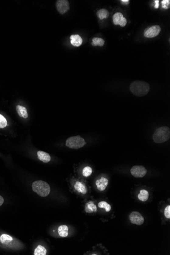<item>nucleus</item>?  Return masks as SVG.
<instances>
[{
	"label": "nucleus",
	"mask_w": 170,
	"mask_h": 255,
	"mask_svg": "<svg viewBox=\"0 0 170 255\" xmlns=\"http://www.w3.org/2000/svg\"><path fill=\"white\" fill-rule=\"evenodd\" d=\"M150 85L144 81H136L130 85V90L134 95L138 97L146 95L150 91Z\"/></svg>",
	"instance_id": "1"
},
{
	"label": "nucleus",
	"mask_w": 170,
	"mask_h": 255,
	"mask_svg": "<svg viewBox=\"0 0 170 255\" xmlns=\"http://www.w3.org/2000/svg\"><path fill=\"white\" fill-rule=\"evenodd\" d=\"M170 138V129L167 126L158 128L153 135V140L155 143L161 144L168 141Z\"/></svg>",
	"instance_id": "2"
},
{
	"label": "nucleus",
	"mask_w": 170,
	"mask_h": 255,
	"mask_svg": "<svg viewBox=\"0 0 170 255\" xmlns=\"http://www.w3.org/2000/svg\"><path fill=\"white\" fill-rule=\"evenodd\" d=\"M33 191L42 197H45L50 194V186L48 183L42 180H38L32 184Z\"/></svg>",
	"instance_id": "3"
},
{
	"label": "nucleus",
	"mask_w": 170,
	"mask_h": 255,
	"mask_svg": "<svg viewBox=\"0 0 170 255\" xmlns=\"http://www.w3.org/2000/svg\"><path fill=\"white\" fill-rule=\"evenodd\" d=\"M86 144L85 140L80 136H71L66 141L65 145L69 148L78 149L84 147Z\"/></svg>",
	"instance_id": "4"
},
{
	"label": "nucleus",
	"mask_w": 170,
	"mask_h": 255,
	"mask_svg": "<svg viewBox=\"0 0 170 255\" xmlns=\"http://www.w3.org/2000/svg\"><path fill=\"white\" fill-rule=\"evenodd\" d=\"M130 173L134 177L142 178L147 173V170L142 166H134L130 170Z\"/></svg>",
	"instance_id": "5"
},
{
	"label": "nucleus",
	"mask_w": 170,
	"mask_h": 255,
	"mask_svg": "<svg viewBox=\"0 0 170 255\" xmlns=\"http://www.w3.org/2000/svg\"><path fill=\"white\" fill-rule=\"evenodd\" d=\"M130 220L132 224L141 226L144 222V219L140 213L137 211H133L129 216Z\"/></svg>",
	"instance_id": "6"
},
{
	"label": "nucleus",
	"mask_w": 170,
	"mask_h": 255,
	"mask_svg": "<svg viewBox=\"0 0 170 255\" xmlns=\"http://www.w3.org/2000/svg\"><path fill=\"white\" fill-rule=\"evenodd\" d=\"M161 27L159 26H153L146 29L144 35L145 37L151 38L158 36L161 32Z\"/></svg>",
	"instance_id": "7"
},
{
	"label": "nucleus",
	"mask_w": 170,
	"mask_h": 255,
	"mask_svg": "<svg viewBox=\"0 0 170 255\" xmlns=\"http://www.w3.org/2000/svg\"><path fill=\"white\" fill-rule=\"evenodd\" d=\"M56 8L60 14H63L68 11L70 7L67 0H58L56 2Z\"/></svg>",
	"instance_id": "8"
},
{
	"label": "nucleus",
	"mask_w": 170,
	"mask_h": 255,
	"mask_svg": "<svg viewBox=\"0 0 170 255\" xmlns=\"http://www.w3.org/2000/svg\"><path fill=\"white\" fill-rule=\"evenodd\" d=\"M113 23L116 25H120L124 27L127 24V19L124 17L123 15L120 12L116 13L113 16Z\"/></svg>",
	"instance_id": "9"
},
{
	"label": "nucleus",
	"mask_w": 170,
	"mask_h": 255,
	"mask_svg": "<svg viewBox=\"0 0 170 255\" xmlns=\"http://www.w3.org/2000/svg\"><path fill=\"white\" fill-rule=\"evenodd\" d=\"M108 183H109V181L108 179L106 178L103 177L96 181L97 188L99 191H105L108 186Z\"/></svg>",
	"instance_id": "10"
},
{
	"label": "nucleus",
	"mask_w": 170,
	"mask_h": 255,
	"mask_svg": "<svg viewBox=\"0 0 170 255\" xmlns=\"http://www.w3.org/2000/svg\"><path fill=\"white\" fill-rule=\"evenodd\" d=\"M70 39L71 44L75 47H80L83 43V39L79 35H72L70 36Z\"/></svg>",
	"instance_id": "11"
},
{
	"label": "nucleus",
	"mask_w": 170,
	"mask_h": 255,
	"mask_svg": "<svg viewBox=\"0 0 170 255\" xmlns=\"http://www.w3.org/2000/svg\"><path fill=\"white\" fill-rule=\"evenodd\" d=\"M38 158L40 160L44 163H48L50 161L51 158L50 155L47 152L42 151H38L37 152Z\"/></svg>",
	"instance_id": "12"
},
{
	"label": "nucleus",
	"mask_w": 170,
	"mask_h": 255,
	"mask_svg": "<svg viewBox=\"0 0 170 255\" xmlns=\"http://www.w3.org/2000/svg\"><path fill=\"white\" fill-rule=\"evenodd\" d=\"M16 111H17L19 116L20 117L23 118L25 119H27L28 117V111L25 107H23L20 105H18L16 108Z\"/></svg>",
	"instance_id": "13"
},
{
	"label": "nucleus",
	"mask_w": 170,
	"mask_h": 255,
	"mask_svg": "<svg viewBox=\"0 0 170 255\" xmlns=\"http://www.w3.org/2000/svg\"><path fill=\"white\" fill-rule=\"evenodd\" d=\"M75 188L78 193H81L83 194H86L87 193V188L84 184L81 182H76L75 185Z\"/></svg>",
	"instance_id": "14"
},
{
	"label": "nucleus",
	"mask_w": 170,
	"mask_h": 255,
	"mask_svg": "<svg viewBox=\"0 0 170 255\" xmlns=\"http://www.w3.org/2000/svg\"><path fill=\"white\" fill-rule=\"evenodd\" d=\"M85 211L87 213H91L97 211V206L92 201H89L85 205Z\"/></svg>",
	"instance_id": "15"
},
{
	"label": "nucleus",
	"mask_w": 170,
	"mask_h": 255,
	"mask_svg": "<svg viewBox=\"0 0 170 255\" xmlns=\"http://www.w3.org/2000/svg\"><path fill=\"white\" fill-rule=\"evenodd\" d=\"M58 234L62 237H66L68 235V228L67 226L61 225L58 228Z\"/></svg>",
	"instance_id": "16"
},
{
	"label": "nucleus",
	"mask_w": 170,
	"mask_h": 255,
	"mask_svg": "<svg viewBox=\"0 0 170 255\" xmlns=\"http://www.w3.org/2000/svg\"><path fill=\"white\" fill-rule=\"evenodd\" d=\"M13 239L12 237L6 234H3L0 236V242L4 244H8L12 242Z\"/></svg>",
	"instance_id": "17"
},
{
	"label": "nucleus",
	"mask_w": 170,
	"mask_h": 255,
	"mask_svg": "<svg viewBox=\"0 0 170 255\" xmlns=\"http://www.w3.org/2000/svg\"><path fill=\"white\" fill-rule=\"evenodd\" d=\"M149 193L148 191L145 190V189H142L141 190L140 194L138 195L137 198L139 199V200L143 201V202H145L148 200L149 198Z\"/></svg>",
	"instance_id": "18"
},
{
	"label": "nucleus",
	"mask_w": 170,
	"mask_h": 255,
	"mask_svg": "<svg viewBox=\"0 0 170 255\" xmlns=\"http://www.w3.org/2000/svg\"><path fill=\"white\" fill-rule=\"evenodd\" d=\"M97 16L100 19L102 20L103 19H106L109 16V12L107 10L105 9H102L98 11L97 13Z\"/></svg>",
	"instance_id": "19"
},
{
	"label": "nucleus",
	"mask_w": 170,
	"mask_h": 255,
	"mask_svg": "<svg viewBox=\"0 0 170 255\" xmlns=\"http://www.w3.org/2000/svg\"><path fill=\"white\" fill-rule=\"evenodd\" d=\"M47 250L42 246H38L34 251L35 255H45L47 254Z\"/></svg>",
	"instance_id": "20"
},
{
	"label": "nucleus",
	"mask_w": 170,
	"mask_h": 255,
	"mask_svg": "<svg viewBox=\"0 0 170 255\" xmlns=\"http://www.w3.org/2000/svg\"><path fill=\"white\" fill-rule=\"evenodd\" d=\"M105 44V41L100 38H94L92 39V45L94 47L100 46L102 47Z\"/></svg>",
	"instance_id": "21"
},
{
	"label": "nucleus",
	"mask_w": 170,
	"mask_h": 255,
	"mask_svg": "<svg viewBox=\"0 0 170 255\" xmlns=\"http://www.w3.org/2000/svg\"><path fill=\"white\" fill-rule=\"evenodd\" d=\"M98 206L100 208H105L106 212H109L111 210V206L106 201H101L98 204Z\"/></svg>",
	"instance_id": "22"
},
{
	"label": "nucleus",
	"mask_w": 170,
	"mask_h": 255,
	"mask_svg": "<svg viewBox=\"0 0 170 255\" xmlns=\"http://www.w3.org/2000/svg\"><path fill=\"white\" fill-rule=\"evenodd\" d=\"M92 169L90 167H86L83 170V175L84 177H89L92 174Z\"/></svg>",
	"instance_id": "23"
},
{
	"label": "nucleus",
	"mask_w": 170,
	"mask_h": 255,
	"mask_svg": "<svg viewBox=\"0 0 170 255\" xmlns=\"http://www.w3.org/2000/svg\"><path fill=\"white\" fill-rule=\"evenodd\" d=\"M7 125V121L2 115L0 114V129H4Z\"/></svg>",
	"instance_id": "24"
},
{
	"label": "nucleus",
	"mask_w": 170,
	"mask_h": 255,
	"mask_svg": "<svg viewBox=\"0 0 170 255\" xmlns=\"http://www.w3.org/2000/svg\"><path fill=\"white\" fill-rule=\"evenodd\" d=\"M170 0H163L161 1L162 8L164 9H168L170 7Z\"/></svg>",
	"instance_id": "25"
},
{
	"label": "nucleus",
	"mask_w": 170,
	"mask_h": 255,
	"mask_svg": "<svg viewBox=\"0 0 170 255\" xmlns=\"http://www.w3.org/2000/svg\"><path fill=\"white\" fill-rule=\"evenodd\" d=\"M164 215H165V218H167V219H170V205H168V206H167L166 207V208H165V211H164Z\"/></svg>",
	"instance_id": "26"
},
{
	"label": "nucleus",
	"mask_w": 170,
	"mask_h": 255,
	"mask_svg": "<svg viewBox=\"0 0 170 255\" xmlns=\"http://www.w3.org/2000/svg\"><path fill=\"white\" fill-rule=\"evenodd\" d=\"M159 0H155L154 1V8H156V9H158V8H159Z\"/></svg>",
	"instance_id": "27"
},
{
	"label": "nucleus",
	"mask_w": 170,
	"mask_h": 255,
	"mask_svg": "<svg viewBox=\"0 0 170 255\" xmlns=\"http://www.w3.org/2000/svg\"><path fill=\"white\" fill-rule=\"evenodd\" d=\"M121 2L124 5H128V4L130 3V1L129 0H121Z\"/></svg>",
	"instance_id": "28"
},
{
	"label": "nucleus",
	"mask_w": 170,
	"mask_h": 255,
	"mask_svg": "<svg viewBox=\"0 0 170 255\" xmlns=\"http://www.w3.org/2000/svg\"><path fill=\"white\" fill-rule=\"evenodd\" d=\"M4 202V200L3 197L2 196H0V206L3 205Z\"/></svg>",
	"instance_id": "29"
}]
</instances>
